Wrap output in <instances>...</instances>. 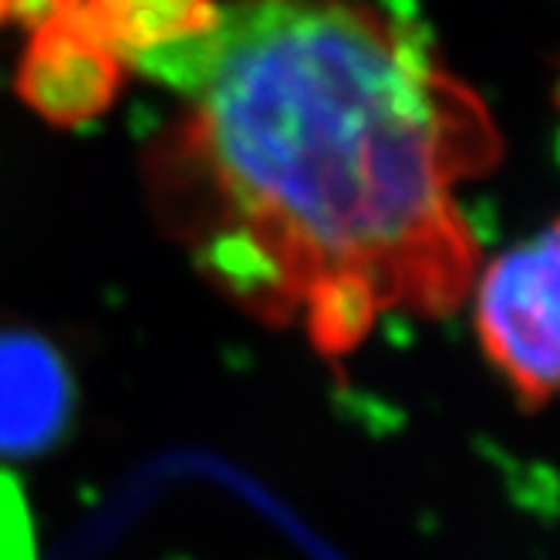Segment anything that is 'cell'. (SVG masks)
<instances>
[{"mask_svg": "<svg viewBox=\"0 0 560 560\" xmlns=\"http://www.w3.org/2000/svg\"><path fill=\"white\" fill-rule=\"evenodd\" d=\"M136 65L183 98L152 159L159 213L257 317L345 354L382 314L466 294L456 186L500 132L422 34L365 0H233Z\"/></svg>", "mask_w": 560, "mask_h": 560, "instance_id": "1", "label": "cell"}, {"mask_svg": "<svg viewBox=\"0 0 560 560\" xmlns=\"http://www.w3.org/2000/svg\"><path fill=\"white\" fill-rule=\"evenodd\" d=\"M557 226L500 254L476 284V328L487 358L527 406L557 385Z\"/></svg>", "mask_w": 560, "mask_h": 560, "instance_id": "2", "label": "cell"}, {"mask_svg": "<svg viewBox=\"0 0 560 560\" xmlns=\"http://www.w3.org/2000/svg\"><path fill=\"white\" fill-rule=\"evenodd\" d=\"M89 21L126 65L210 31L213 0H82Z\"/></svg>", "mask_w": 560, "mask_h": 560, "instance_id": "5", "label": "cell"}, {"mask_svg": "<svg viewBox=\"0 0 560 560\" xmlns=\"http://www.w3.org/2000/svg\"><path fill=\"white\" fill-rule=\"evenodd\" d=\"M71 412L74 378L65 354L31 328H0V459L48 453Z\"/></svg>", "mask_w": 560, "mask_h": 560, "instance_id": "4", "label": "cell"}, {"mask_svg": "<svg viewBox=\"0 0 560 560\" xmlns=\"http://www.w3.org/2000/svg\"><path fill=\"white\" fill-rule=\"evenodd\" d=\"M31 27L18 71L21 98L58 126L102 115L122 89L129 65L89 21L82 0H48Z\"/></svg>", "mask_w": 560, "mask_h": 560, "instance_id": "3", "label": "cell"}]
</instances>
